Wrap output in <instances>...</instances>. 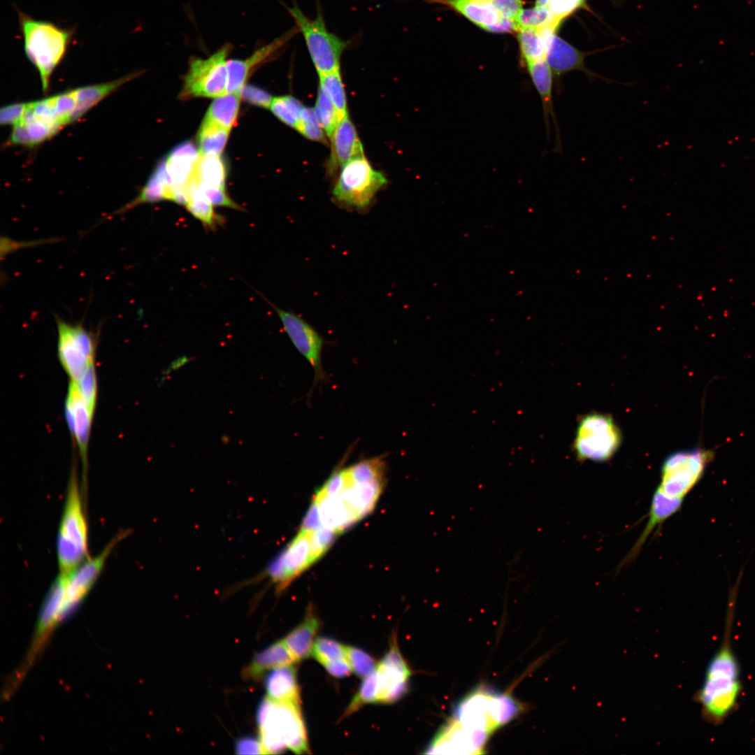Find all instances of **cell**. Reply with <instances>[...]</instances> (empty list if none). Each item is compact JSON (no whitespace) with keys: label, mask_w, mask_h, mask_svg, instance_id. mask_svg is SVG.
Instances as JSON below:
<instances>
[{"label":"cell","mask_w":755,"mask_h":755,"mask_svg":"<svg viewBox=\"0 0 755 755\" xmlns=\"http://www.w3.org/2000/svg\"><path fill=\"white\" fill-rule=\"evenodd\" d=\"M386 473L381 456L335 470L314 494L301 526L336 535L345 531L373 510L385 487Z\"/></svg>","instance_id":"cell-1"},{"label":"cell","mask_w":755,"mask_h":755,"mask_svg":"<svg viewBox=\"0 0 755 755\" xmlns=\"http://www.w3.org/2000/svg\"><path fill=\"white\" fill-rule=\"evenodd\" d=\"M735 597L728 603L721 642L707 666L704 680L693 699L703 719L714 726L722 724L738 707L742 691L740 666L733 648Z\"/></svg>","instance_id":"cell-2"},{"label":"cell","mask_w":755,"mask_h":755,"mask_svg":"<svg viewBox=\"0 0 755 755\" xmlns=\"http://www.w3.org/2000/svg\"><path fill=\"white\" fill-rule=\"evenodd\" d=\"M130 81L127 75L117 80L71 90L27 103L25 118L41 135L50 138L64 126L81 117L101 100Z\"/></svg>","instance_id":"cell-3"},{"label":"cell","mask_w":755,"mask_h":755,"mask_svg":"<svg viewBox=\"0 0 755 755\" xmlns=\"http://www.w3.org/2000/svg\"><path fill=\"white\" fill-rule=\"evenodd\" d=\"M336 533L320 527L301 526L295 536L266 566L258 577L267 578L277 593L322 558L334 542Z\"/></svg>","instance_id":"cell-4"},{"label":"cell","mask_w":755,"mask_h":755,"mask_svg":"<svg viewBox=\"0 0 755 755\" xmlns=\"http://www.w3.org/2000/svg\"><path fill=\"white\" fill-rule=\"evenodd\" d=\"M24 53L37 69L44 92L50 78L65 57L76 28L61 27L52 22L37 20L15 6Z\"/></svg>","instance_id":"cell-5"},{"label":"cell","mask_w":755,"mask_h":755,"mask_svg":"<svg viewBox=\"0 0 755 755\" xmlns=\"http://www.w3.org/2000/svg\"><path fill=\"white\" fill-rule=\"evenodd\" d=\"M259 739L265 754L289 749L296 754L308 752L305 726L300 705L264 697L257 711Z\"/></svg>","instance_id":"cell-6"},{"label":"cell","mask_w":755,"mask_h":755,"mask_svg":"<svg viewBox=\"0 0 755 755\" xmlns=\"http://www.w3.org/2000/svg\"><path fill=\"white\" fill-rule=\"evenodd\" d=\"M710 459L701 450L677 451L664 460L660 483L654 493L650 508L669 518L681 507L686 495L700 478Z\"/></svg>","instance_id":"cell-7"},{"label":"cell","mask_w":755,"mask_h":755,"mask_svg":"<svg viewBox=\"0 0 755 755\" xmlns=\"http://www.w3.org/2000/svg\"><path fill=\"white\" fill-rule=\"evenodd\" d=\"M129 534L118 533L94 558H88L69 573H59L44 601V606L53 620L60 624L81 603L100 575L114 547Z\"/></svg>","instance_id":"cell-8"},{"label":"cell","mask_w":755,"mask_h":755,"mask_svg":"<svg viewBox=\"0 0 755 755\" xmlns=\"http://www.w3.org/2000/svg\"><path fill=\"white\" fill-rule=\"evenodd\" d=\"M521 710L519 703L509 693L480 688L459 702L450 721L470 733L489 738Z\"/></svg>","instance_id":"cell-9"},{"label":"cell","mask_w":755,"mask_h":755,"mask_svg":"<svg viewBox=\"0 0 755 755\" xmlns=\"http://www.w3.org/2000/svg\"><path fill=\"white\" fill-rule=\"evenodd\" d=\"M57 554L61 573L74 570L89 558L88 527L75 468L68 483L57 533Z\"/></svg>","instance_id":"cell-10"},{"label":"cell","mask_w":755,"mask_h":755,"mask_svg":"<svg viewBox=\"0 0 755 755\" xmlns=\"http://www.w3.org/2000/svg\"><path fill=\"white\" fill-rule=\"evenodd\" d=\"M287 10L299 32L302 34L318 75L340 70L341 55L348 46V41L329 31L320 10L312 19L306 16L295 3Z\"/></svg>","instance_id":"cell-11"},{"label":"cell","mask_w":755,"mask_h":755,"mask_svg":"<svg viewBox=\"0 0 755 755\" xmlns=\"http://www.w3.org/2000/svg\"><path fill=\"white\" fill-rule=\"evenodd\" d=\"M621 443V433L613 418L606 414H587L580 420L573 442L577 458L581 461L603 462L610 460Z\"/></svg>","instance_id":"cell-12"},{"label":"cell","mask_w":755,"mask_h":755,"mask_svg":"<svg viewBox=\"0 0 755 755\" xmlns=\"http://www.w3.org/2000/svg\"><path fill=\"white\" fill-rule=\"evenodd\" d=\"M387 182L385 176L373 168L364 154L359 155L342 166L332 193L337 201L363 209Z\"/></svg>","instance_id":"cell-13"},{"label":"cell","mask_w":755,"mask_h":755,"mask_svg":"<svg viewBox=\"0 0 755 755\" xmlns=\"http://www.w3.org/2000/svg\"><path fill=\"white\" fill-rule=\"evenodd\" d=\"M57 331V355L71 381L78 382L94 363L95 336L80 323L68 322L55 316Z\"/></svg>","instance_id":"cell-14"},{"label":"cell","mask_w":755,"mask_h":755,"mask_svg":"<svg viewBox=\"0 0 755 755\" xmlns=\"http://www.w3.org/2000/svg\"><path fill=\"white\" fill-rule=\"evenodd\" d=\"M225 45L207 58L194 57L189 62L181 96L184 98H216L226 93L227 56Z\"/></svg>","instance_id":"cell-15"},{"label":"cell","mask_w":755,"mask_h":755,"mask_svg":"<svg viewBox=\"0 0 755 755\" xmlns=\"http://www.w3.org/2000/svg\"><path fill=\"white\" fill-rule=\"evenodd\" d=\"M290 340L308 361L314 372V382L322 383L326 374L322 366L324 340L305 320L292 312L273 305Z\"/></svg>","instance_id":"cell-16"},{"label":"cell","mask_w":755,"mask_h":755,"mask_svg":"<svg viewBox=\"0 0 755 755\" xmlns=\"http://www.w3.org/2000/svg\"><path fill=\"white\" fill-rule=\"evenodd\" d=\"M376 673L379 684L378 703H393L407 692L410 670L395 639L377 666Z\"/></svg>","instance_id":"cell-17"},{"label":"cell","mask_w":755,"mask_h":755,"mask_svg":"<svg viewBox=\"0 0 755 755\" xmlns=\"http://www.w3.org/2000/svg\"><path fill=\"white\" fill-rule=\"evenodd\" d=\"M540 31L545 38L546 44L545 61L556 78V90L558 93L561 90L559 78L563 75L574 71H582L589 79L592 80L596 78H598L610 82L609 80L601 78L585 66L584 59L588 53L577 49L559 37L555 34L556 31L554 30L547 29Z\"/></svg>","instance_id":"cell-18"},{"label":"cell","mask_w":755,"mask_h":755,"mask_svg":"<svg viewBox=\"0 0 755 755\" xmlns=\"http://www.w3.org/2000/svg\"><path fill=\"white\" fill-rule=\"evenodd\" d=\"M297 33L299 30L295 26L247 58L228 60L226 93H239L252 71L277 55Z\"/></svg>","instance_id":"cell-19"},{"label":"cell","mask_w":755,"mask_h":755,"mask_svg":"<svg viewBox=\"0 0 755 755\" xmlns=\"http://www.w3.org/2000/svg\"><path fill=\"white\" fill-rule=\"evenodd\" d=\"M65 416L85 473L87 466V450L93 415L87 406L77 384L71 381L65 403Z\"/></svg>","instance_id":"cell-20"},{"label":"cell","mask_w":755,"mask_h":755,"mask_svg":"<svg viewBox=\"0 0 755 755\" xmlns=\"http://www.w3.org/2000/svg\"><path fill=\"white\" fill-rule=\"evenodd\" d=\"M532 83L538 93L542 103L543 116L547 134H550V120H552L555 131V150L562 149L560 129L557 122L553 101V73L546 62L542 59L526 65Z\"/></svg>","instance_id":"cell-21"},{"label":"cell","mask_w":755,"mask_h":755,"mask_svg":"<svg viewBox=\"0 0 755 755\" xmlns=\"http://www.w3.org/2000/svg\"><path fill=\"white\" fill-rule=\"evenodd\" d=\"M331 154L327 168L332 174L349 160L364 154V148L348 115L338 124L330 138Z\"/></svg>","instance_id":"cell-22"},{"label":"cell","mask_w":755,"mask_h":755,"mask_svg":"<svg viewBox=\"0 0 755 755\" xmlns=\"http://www.w3.org/2000/svg\"><path fill=\"white\" fill-rule=\"evenodd\" d=\"M199 152L191 141L175 146L164 159L166 169L173 185L185 187L194 178Z\"/></svg>","instance_id":"cell-23"},{"label":"cell","mask_w":755,"mask_h":755,"mask_svg":"<svg viewBox=\"0 0 755 755\" xmlns=\"http://www.w3.org/2000/svg\"><path fill=\"white\" fill-rule=\"evenodd\" d=\"M264 685L268 698L299 704L300 695L296 669L292 665L278 667L267 673Z\"/></svg>","instance_id":"cell-24"},{"label":"cell","mask_w":755,"mask_h":755,"mask_svg":"<svg viewBox=\"0 0 755 755\" xmlns=\"http://www.w3.org/2000/svg\"><path fill=\"white\" fill-rule=\"evenodd\" d=\"M295 661L284 640H279L257 653L243 670V677L246 680H258L266 671L292 665Z\"/></svg>","instance_id":"cell-25"},{"label":"cell","mask_w":755,"mask_h":755,"mask_svg":"<svg viewBox=\"0 0 755 755\" xmlns=\"http://www.w3.org/2000/svg\"><path fill=\"white\" fill-rule=\"evenodd\" d=\"M320 621L313 608L309 607L303 620L284 639L295 661L306 659L312 654L314 638Z\"/></svg>","instance_id":"cell-26"},{"label":"cell","mask_w":755,"mask_h":755,"mask_svg":"<svg viewBox=\"0 0 755 755\" xmlns=\"http://www.w3.org/2000/svg\"><path fill=\"white\" fill-rule=\"evenodd\" d=\"M446 5L463 15L480 28L486 29L502 17L493 0H424Z\"/></svg>","instance_id":"cell-27"},{"label":"cell","mask_w":755,"mask_h":755,"mask_svg":"<svg viewBox=\"0 0 755 755\" xmlns=\"http://www.w3.org/2000/svg\"><path fill=\"white\" fill-rule=\"evenodd\" d=\"M188 201L185 205L187 210L207 229H216L223 223L222 217L215 213L213 205L201 191L199 183L193 179L187 186Z\"/></svg>","instance_id":"cell-28"},{"label":"cell","mask_w":755,"mask_h":755,"mask_svg":"<svg viewBox=\"0 0 755 755\" xmlns=\"http://www.w3.org/2000/svg\"><path fill=\"white\" fill-rule=\"evenodd\" d=\"M240 101L239 93H229L216 97L210 105L203 120L230 130L236 122Z\"/></svg>","instance_id":"cell-29"},{"label":"cell","mask_w":755,"mask_h":755,"mask_svg":"<svg viewBox=\"0 0 755 755\" xmlns=\"http://www.w3.org/2000/svg\"><path fill=\"white\" fill-rule=\"evenodd\" d=\"M229 129L203 120L197 139L200 155L220 156L229 135Z\"/></svg>","instance_id":"cell-30"},{"label":"cell","mask_w":755,"mask_h":755,"mask_svg":"<svg viewBox=\"0 0 755 755\" xmlns=\"http://www.w3.org/2000/svg\"><path fill=\"white\" fill-rule=\"evenodd\" d=\"M194 178L200 185L224 189L226 168L220 156L200 155Z\"/></svg>","instance_id":"cell-31"},{"label":"cell","mask_w":755,"mask_h":755,"mask_svg":"<svg viewBox=\"0 0 755 755\" xmlns=\"http://www.w3.org/2000/svg\"><path fill=\"white\" fill-rule=\"evenodd\" d=\"M517 34L522 62L526 64L545 59L546 44L540 30L533 28H522Z\"/></svg>","instance_id":"cell-32"},{"label":"cell","mask_w":755,"mask_h":755,"mask_svg":"<svg viewBox=\"0 0 755 755\" xmlns=\"http://www.w3.org/2000/svg\"><path fill=\"white\" fill-rule=\"evenodd\" d=\"M515 21L519 31L522 28H533L539 30L549 29L556 31L562 22L554 15L548 6L536 5L532 8L522 9Z\"/></svg>","instance_id":"cell-33"},{"label":"cell","mask_w":755,"mask_h":755,"mask_svg":"<svg viewBox=\"0 0 755 755\" xmlns=\"http://www.w3.org/2000/svg\"><path fill=\"white\" fill-rule=\"evenodd\" d=\"M319 87L328 95L340 119L347 115L346 96L340 71L319 75Z\"/></svg>","instance_id":"cell-34"},{"label":"cell","mask_w":755,"mask_h":755,"mask_svg":"<svg viewBox=\"0 0 755 755\" xmlns=\"http://www.w3.org/2000/svg\"><path fill=\"white\" fill-rule=\"evenodd\" d=\"M269 108L280 121L296 129L305 107L295 97L285 95L273 98Z\"/></svg>","instance_id":"cell-35"},{"label":"cell","mask_w":755,"mask_h":755,"mask_svg":"<svg viewBox=\"0 0 755 755\" xmlns=\"http://www.w3.org/2000/svg\"><path fill=\"white\" fill-rule=\"evenodd\" d=\"M314 110L326 136L331 138L341 119L328 95L319 87Z\"/></svg>","instance_id":"cell-36"},{"label":"cell","mask_w":755,"mask_h":755,"mask_svg":"<svg viewBox=\"0 0 755 755\" xmlns=\"http://www.w3.org/2000/svg\"><path fill=\"white\" fill-rule=\"evenodd\" d=\"M379 684L376 670L364 677L357 693L355 694L342 717H346L357 711L364 705L378 703Z\"/></svg>","instance_id":"cell-37"},{"label":"cell","mask_w":755,"mask_h":755,"mask_svg":"<svg viewBox=\"0 0 755 755\" xmlns=\"http://www.w3.org/2000/svg\"><path fill=\"white\" fill-rule=\"evenodd\" d=\"M311 654L322 666H325L332 661L345 659V646L330 638L319 637L314 642Z\"/></svg>","instance_id":"cell-38"},{"label":"cell","mask_w":755,"mask_h":755,"mask_svg":"<svg viewBox=\"0 0 755 755\" xmlns=\"http://www.w3.org/2000/svg\"><path fill=\"white\" fill-rule=\"evenodd\" d=\"M345 654L352 671L359 677H366L377 668L373 657L361 649L345 646Z\"/></svg>","instance_id":"cell-39"},{"label":"cell","mask_w":755,"mask_h":755,"mask_svg":"<svg viewBox=\"0 0 755 755\" xmlns=\"http://www.w3.org/2000/svg\"><path fill=\"white\" fill-rule=\"evenodd\" d=\"M296 129L310 140L326 143V135L319 124L312 108H305Z\"/></svg>","instance_id":"cell-40"},{"label":"cell","mask_w":755,"mask_h":755,"mask_svg":"<svg viewBox=\"0 0 755 755\" xmlns=\"http://www.w3.org/2000/svg\"><path fill=\"white\" fill-rule=\"evenodd\" d=\"M76 384L87 406L94 415L97 394V381L94 363L88 368L85 375Z\"/></svg>","instance_id":"cell-41"},{"label":"cell","mask_w":755,"mask_h":755,"mask_svg":"<svg viewBox=\"0 0 755 755\" xmlns=\"http://www.w3.org/2000/svg\"><path fill=\"white\" fill-rule=\"evenodd\" d=\"M245 101L263 108H269L273 97L266 91L253 85H245L239 92Z\"/></svg>","instance_id":"cell-42"},{"label":"cell","mask_w":755,"mask_h":755,"mask_svg":"<svg viewBox=\"0 0 755 755\" xmlns=\"http://www.w3.org/2000/svg\"><path fill=\"white\" fill-rule=\"evenodd\" d=\"M199 186L206 197L213 206L240 209V206L228 196L224 188L200 184Z\"/></svg>","instance_id":"cell-43"},{"label":"cell","mask_w":755,"mask_h":755,"mask_svg":"<svg viewBox=\"0 0 755 755\" xmlns=\"http://www.w3.org/2000/svg\"><path fill=\"white\" fill-rule=\"evenodd\" d=\"M585 0H551L548 7L554 15L563 21L578 8L581 7Z\"/></svg>","instance_id":"cell-44"},{"label":"cell","mask_w":755,"mask_h":755,"mask_svg":"<svg viewBox=\"0 0 755 755\" xmlns=\"http://www.w3.org/2000/svg\"><path fill=\"white\" fill-rule=\"evenodd\" d=\"M493 3L500 15L505 18L515 20L522 10V0H493Z\"/></svg>","instance_id":"cell-45"},{"label":"cell","mask_w":755,"mask_h":755,"mask_svg":"<svg viewBox=\"0 0 755 755\" xmlns=\"http://www.w3.org/2000/svg\"><path fill=\"white\" fill-rule=\"evenodd\" d=\"M235 751L238 754H265L259 739L248 736L236 741Z\"/></svg>","instance_id":"cell-46"},{"label":"cell","mask_w":755,"mask_h":755,"mask_svg":"<svg viewBox=\"0 0 755 755\" xmlns=\"http://www.w3.org/2000/svg\"><path fill=\"white\" fill-rule=\"evenodd\" d=\"M324 666L331 675L336 677H346L352 671L347 658L332 661Z\"/></svg>","instance_id":"cell-47"},{"label":"cell","mask_w":755,"mask_h":755,"mask_svg":"<svg viewBox=\"0 0 755 755\" xmlns=\"http://www.w3.org/2000/svg\"><path fill=\"white\" fill-rule=\"evenodd\" d=\"M485 30L494 33H507L519 31V28L515 20L501 17L495 24L488 27Z\"/></svg>","instance_id":"cell-48"},{"label":"cell","mask_w":755,"mask_h":755,"mask_svg":"<svg viewBox=\"0 0 755 755\" xmlns=\"http://www.w3.org/2000/svg\"><path fill=\"white\" fill-rule=\"evenodd\" d=\"M550 1L551 0H536L535 5L548 6Z\"/></svg>","instance_id":"cell-49"}]
</instances>
